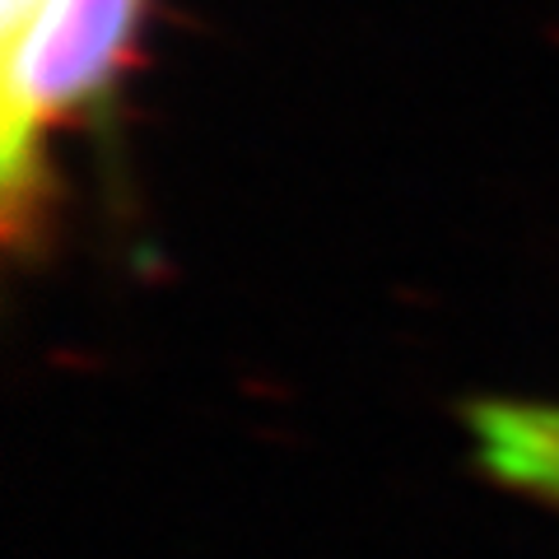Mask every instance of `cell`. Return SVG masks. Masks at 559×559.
I'll return each instance as SVG.
<instances>
[{"instance_id":"obj_2","label":"cell","mask_w":559,"mask_h":559,"mask_svg":"<svg viewBox=\"0 0 559 559\" xmlns=\"http://www.w3.org/2000/svg\"><path fill=\"white\" fill-rule=\"evenodd\" d=\"M466 433L489 480L546 503V509H559V401H471Z\"/></svg>"},{"instance_id":"obj_1","label":"cell","mask_w":559,"mask_h":559,"mask_svg":"<svg viewBox=\"0 0 559 559\" xmlns=\"http://www.w3.org/2000/svg\"><path fill=\"white\" fill-rule=\"evenodd\" d=\"M154 0H5L0 38V187L10 248L38 238L51 140L112 108L140 57Z\"/></svg>"}]
</instances>
